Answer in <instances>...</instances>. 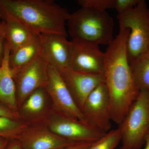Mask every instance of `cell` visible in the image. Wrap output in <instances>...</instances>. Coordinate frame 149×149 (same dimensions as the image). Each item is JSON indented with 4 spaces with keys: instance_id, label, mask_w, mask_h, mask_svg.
I'll use <instances>...</instances> for the list:
<instances>
[{
    "instance_id": "7",
    "label": "cell",
    "mask_w": 149,
    "mask_h": 149,
    "mask_svg": "<svg viewBox=\"0 0 149 149\" xmlns=\"http://www.w3.org/2000/svg\"><path fill=\"white\" fill-rule=\"evenodd\" d=\"M49 63L42 54L29 64L13 72L18 109L37 89L45 88L48 80Z\"/></svg>"
},
{
    "instance_id": "5",
    "label": "cell",
    "mask_w": 149,
    "mask_h": 149,
    "mask_svg": "<svg viewBox=\"0 0 149 149\" xmlns=\"http://www.w3.org/2000/svg\"><path fill=\"white\" fill-rule=\"evenodd\" d=\"M119 28L130 30L127 42L129 63L149 49V9L144 0L124 13L118 15Z\"/></svg>"
},
{
    "instance_id": "8",
    "label": "cell",
    "mask_w": 149,
    "mask_h": 149,
    "mask_svg": "<svg viewBox=\"0 0 149 149\" xmlns=\"http://www.w3.org/2000/svg\"><path fill=\"white\" fill-rule=\"evenodd\" d=\"M45 89L52 102L54 110L77 120L88 121L74 102L58 70L49 64Z\"/></svg>"
},
{
    "instance_id": "31",
    "label": "cell",
    "mask_w": 149,
    "mask_h": 149,
    "mask_svg": "<svg viewBox=\"0 0 149 149\" xmlns=\"http://www.w3.org/2000/svg\"><path fill=\"white\" fill-rule=\"evenodd\" d=\"M1 23H0V24H1Z\"/></svg>"
},
{
    "instance_id": "24",
    "label": "cell",
    "mask_w": 149,
    "mask_h": 149,
    "mask_svg": "<svg viewBox=\"0 0 149 149\" xmlns=\"http://www.w3.org/2000/svg\"><path fill=\"white\" fill-rule=\"evenodd\" d=\"M6 42L4 32L3 22L0 24V67L1 66L2 64Z\"/></svg>"
},
{
    "instance_id": "21",
    "label": "cell",
    "mask_w": 149,
    "mask_h": 149,
    "mask_svg": "<svg viewBox=\"0 0 149 149\" xmlns=\"http://www.w3.org/2000/svg\"><path fill=\"white\" fill-rule=\"evenodd\" d=\"M77 3L82 7L106 10L108 9L113 8L114 0H78Z\"/></svg>"
},
{
    "instance_id": "11",
    "label": "cell",
    "mask_w": 149,
    "mask_h": 149,
    "mask_svg": "<svg viewBox=\"0 0 149 149\" xmlns=\"http://www.w3.org/2000/svg\"><path fill=\"white\" fill-rule=\"evenodd\" d=\"M57 70L81 111L89 95L99 85L105 82L104 75L78 72L69 68Z\"/></svg>"
},
{
    "instance_id": "19",
    "label": "cell",
    "mask_w": 149,
    "mask_h": 149,
    "mask_svg": "<svg viewBox=\"0 0 149 149\" xmlns=\"http://www.w3.org/2000/svg\"><path fill=\"white\" fill-rule=\"evenodd\" d=\"M28 126L21 120L0 117V137L10 141L18 140Z\"/></svg>"
},
{
    "instance_id": "25",
    "label": "cell",
    "mask_w": 149,
    "mask_h": 149,
    "mask_svg": "<svg viewBox=\"0 0 149 149\" xmlns=\"http://www.w3.org/2000/svg\"><path fill=\"white\" fill-rule=\"evenodd\" d=\"M95 142H96L75 143L69 146L59 149H88Z\"/></svg>"
},
{
    "instance_id": "17",
    "label": "cell",
    "mask_w": 149,
    "mask_h": 149,
    "mask_svg": "<svg viewBox=\"0 0 149 149\" xmlns=\"http://www.w3.org/2000/svg\"><path fill=\"white\" fill-rule=\"evenodd\" d=\"M42 52L40 35H35L31 40L11 52L9 65L13 73L29 64Z\"/></svg>"
},
{
    "instance_id": "29",
    "label": "cell",
    "mask_w": 149,
    "mask_h": 149,
    "mask_svg": "<svg viewBox=\"0 0 149 149\" xmlns=\"http://www.w3.org/2000/svg\"><path fill=\"white\" fill-rule=\"evenodd\" d=\"M3 74V70L2 67H0V79L2 77Z\"/></svg>"
},
{
    "instance_id": "12",
    "label": "cell",
    "mask_w": 149,
    "mask_h": 149,
    "mask_svg": "<svg viewBox=\"0 0 149 149\" xmlns=\"http://www.w3.org/2000/svg\"><path fill=\"white\" fill-rule=\"evenodd\" d=\"M42 55L50 65L56 69L69 68L71 52V41L62 34L40 35Z\"/></svg>"
},
{
    "instance_id": "20",
    "label": "cell",
    "mask_w": 149,
    "mask_h": 149,
    "mask_svg": "<svg viewBox=\"0 0 149 149\" xmlns=\"http://www.w3.org/2000/svg\"><path fill=\"white\" fill-rule=\"evenodd\" d=\"M121 139V132L118 128L106 133L88 149H114L120 143Z\"/></svg>"
},
{
    "instance_id": "2",
    "label": "cell",
    "mask_w": 149,
    "mask_h": 149,
    "mask_svg": "<svg viewBox=\"0 0 149 149\" xmlns=\"http://www.w3.org/2000/svg\"><path fill=\"white\" fill-rule=\"evenodd\" d=\"M0 8L36 35L56 33L68 36L65 22L70 14L52 0H0Z\"/></svg>"
},
{
    "instance_id": "3",
    "label": "cell",
    "mask_w": 149,
    "mask_h": 149,
    "mask_svg": "<svg viewBox=\"0 0 149 149\" xmlns=\"http://www.w3.org/2000/svg\"><path fill=\"white\" fill-rule=\"evenodd\" d=\"M67 22L72 40L108 45L113 40L114 22L106 10L82 7L70 14Z\"/></svg>"
},
{
    "instance_id": "27",
    "label": "cell",
    "mask_w": 149,
    "mask_h": 149,
    "mask_svg": "<svg viewBox=\"0 0 149 149\" xmlns=\"http://www.w3.org/2000/svg\"><path fill=\"white\" fill-rule=\"evenodd\" d=\"M10 141L8 139L0 137V149H6Z\"/></svg>"
},
{
    "instance_id": "18",
    "label": "cell",
    "mask_w": 149,
    "mask_h": 149,
    "mask_svg": "<svg viewBox=\"0 0 149 149\" xmlns=\"http://www.w3.org/2000/svg\"><path fill=\"white\" fill-rule=\"evenodd\" d=\"M130 65L139 90L149 92V49L130 62Z\"/></svg>"
},
{
    "instance_id": "16",
    "label": "cell",
    "mask_w": 149,
    "mask_h": 149,
    "mask_svg": "<svg viewBox=\"0 0 149 149\" xmlns=\"http://www.w3.org/2000/svg\"><path fill=\"white\" fill-rule=\"evenodd\" d=\"M3 13L5 19L3 21L5 36L12 52L37 35L17 19L6 12Z\"/></svg>"
},
{
    "instance_id": "26",
    "label": "cell",
    "mask_w": 149,
    "mask_h": 149,
    "mask_svg": "<svg viewBox=\"0 0 149 149\" xmlns=\"http://www.w3.org/2000/svg\"><path fill=\"white\" fill-rule=\"evenodd\" d=\"M6 149H23L18 140L10 141Z\"/></svg>"
},
{
    "instance_id": "28",
    "label": "cell",
    "mask_w": 149,
    "mask_h": 149,
    "mask_svg": "<svg viewBox=\"0 0 149 149\" xmlns=\"http://www.w3.org/2000/svg\"><path fill=\"white\" fill-rule=\"evenodd\" d=\"M145 144L146 146L144 149H149V134L146 137L145 139Z\"/></svg>"
},
{
    "instance_id": "23",
    "label": "cell",
    "mask_w": 149,
    "mask_h": 149,
    "mask_svg": "<svg viewBox=\"0 0 149 149\" xmlns=\"http://www.w3.org/2000/svg\"><path fill=\"white\" fill-rule=\"evenodd\" d=\"M0 117H5L12 118V119L20 120L18 113L11 110L7 107L4 105L1 102H0Z\"/></svg>"
},
{
    "instance_id": "13",
    "label": "cell",
    "mask_w": 149,
    "mask_h": 149,
    "mask_svg": "<svg viewBox=\"0 0 149 149\" xmlns=\"http://www.w3.org/2000/svg\"><path fill=\"white\" fill-rule=\"evenodd\" d=\"M18 140L23 149H59L75 143L56 135L44 124L28 125Z\"/></svg>"
},
{
    "instance_id": "6",
    "label": "cell",
    "mask_w": 149,
    "mask_h": 149,
    "mask_svg": "<svg viewBox=\"0 0 149 149\" xmlns=\"http://www.w3.org/2000/svg\"><path fill=\"white\" fill-rule=\"evenodd\" d=\"M43 122L53 133L74 143L96 142L106 133L88 121L74 119L52 109Z\"/></svg>"
},
{
    "instance_id": "1",
    "label": "cell",
    "mask_w": 149,
    "mask_h": 149,
    "mask_svg": "<svg viewBox=\"0 0 149 149\" xmlns=\"http://www.w3.org/2000/svg\"><path fill=\"white\" fill-rule=\"evenodd\" d=\"M129 32L127 28H119V33L104 53V77L109 95L111 118L118 125L141 92L133 77L127 56Z\"/></svg>"
},
{
    "instance_id": "10",
    "label": "cell",
    "mask_w": 149,
    "mask_h": 149,
    "mask_svg": "<svg viewBox=\"0 0 149 149\" xmlns=\"http://www.w3.org/2000/svg\"><path fill=\"white\" fill-rule=\"evenodd\" d=\"M82 112L87 120L104 133L111 128L108 90L105 82L99 85L88 96Z\"/></svg>"
},
{
    "instance_id": "4",
    "label": "cell",
    "mask_w": 149,
    "mask_h": 149,
    "mask_svg": "<svg viewBox=\"0 0 149 149\" xmlns=\"http://www.w3.org/2000/svg\"><path fill=\"white\" fill-rule=\"evenodd\" d=\"M120 149H140L149 134V92L141 91L119 125Z\"/></svg>"
},
{
    "instance_id": "22",
    "label": "cell",
    "mask_w": 149,
    "mask_h": 149,
    "mask_svg": "<svg viewBox=\"0 0 149 149\" xmlns=\"http://www.w3.org/2000/svg\"><path fill=\"white\" fill-rule=\"evenodd\" d=\"M140 0H114L113 8L117 11L118 14L124 13L138 4Z\"/></svg>"
},
{
    "instance_id": "30",
    "label": "cell",
    "mask_w": 149,
    "mask_h": 149,
    "mask_svg": "<svg viewBox=\"0 0 149 149\" xmlns=\"http://www.w3.org/2000/svg\"><path fill=\"white\" fill-rule=\"evenodd\" d=\"M1 21H0V23H1Z\"/></svg>"
},
{
    "instance_id": "9",
    "label": "cell",
    "mask_w": 149,
    "mask_h": 149,
    "mask_svg": "<svg viewBox=\"0 0 149 149\" xmlns=\"http://www.w3.org/2000/svg\"><path fill=\"white\" fill-rule=\"evenodd\" d=\"M69 68L78 72L104 75L105 53L98 45L72 40Z\"/></svg>"
},
{
    "instance_id": "15",
    "label": "cell",
    "mask_w": 149,
    "mask_h": 149,
    "mask_svg": "<svg viewBox=\"0 0 149 149\" xmlns=\"http://www.w3.org/2000/svg\"><path fill=\"white\" fill-rule=\"evenodd\" d=\"M10 49L6 42L2 67L3 74L0 79V102L14 112L18 113L16 88L11 70L9 65Z\"/></svg>"
},
{
    "instance_id": "14",
    "label": "cell",
    "mask_w": 149,
    "mask_h": 149,
    "mask_svg": "<svg viewBox=\"0 0 149 149\" xmlns=\"http://www.w3.org/2000/svg\"><path fill=\"white\" fill-rule=\"evenodd\" d=\"M49 96L45 88L36 90L29 95L18 109V114L21 120L27 123L43 120L48 113L47 105Z\"/></svg>"
}]
</instances>
